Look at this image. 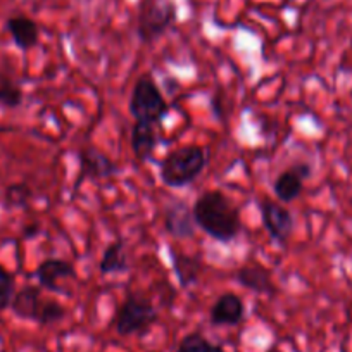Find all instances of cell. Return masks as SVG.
<instances>
[{"mask_svg": "<svg viewBox=\"0 0 352 352\" xmlns=\"http://www.w3.org/2000/svg\"><path fill=\"white\" fill-rule=\"evenodd\" d=\"M157 320L159 311L151 299L138 294H130L118 309L114 328L121 337H142L157 323Z\"/></svg>", "mask_w": 352, "mask_h": 352, "instance_id": "cell-4", "label": "cell"}, {"mask_svg": "<svg viewBox=\"0 0 352 352\" xmlns=\"http://www.w3.org/2000/svg\"><path fill=\"white\" fill-rule=\"evenodd\" d=\"M14 294V276L0 264V313L11 307Z\"/></svg>", "mask_w": 352, "mask_h": 352, "instance_id": "cell-22", "label": "cell"}, {"mask_svg": "<svg viewBox=\"0 0 352 352\" xmlns=\"http://www.w3.org/2000/svg\"><path fill=\"white\" fill-rule=\"evenodd\" d=\"M211 151L199 145H185L169 152L159 166L161 182L169 188H185L197 180L208 168Z\"/></svg>", "mask_w": 352, "mask_h": 352, "instance_id": "cell-2", "label": "cell"}, {"mask_svg": "<svg viewBox=\"0 0 352 352\" xmlns=\"http://www.w3.org/2000/svg\"><path fill=\"white\" fill-rule=\"evenodd\" d=\"M169 259H171L173 272H175L178 285L182 289H190V287L197 285L202 272H204V263H202L201 257L188 256V254L169 249Z\"/></svg>", "mask_w": 352, "mask_h": 352, "instance_id": "cell-13", "label": "cell"}, {"mask_svg": "<svg viewBox=\"0 0 352 352\" xmlns=\"http://www.w3.org/2000/svg\"><path fill=\"white\" fill-rule=\"evenodd\" d=\"M245 318V304L236 294L225 292L214 300L209 320L214 327H236Z\"/></svg>", "mask_w": 352, "mask_h": 352, "instance_id": "cell-11", "label": "cell"}, {"mask_svg": "<svg viewBox=\"0 0 352 352\" xmlns=\"http://www.w3.org/2000/svg\"><path fill=\"white\" fill-rule=\"evenodd\" d=\"M235 280L240 287L256 294H273L275 282L273 273L261 263H247L235 273Z\"/></svg>", "mask_w": 352, "mask_h": 352, "instance_id": "cell-12", "label": "cell"}, {"mask_svg": "<svg viewBox=\"0 0 352 352\" xmlns=\"http://www.w3.org/2000/svg\"><path fill=\"white\" fill-rule=\"evenodd\" d=\"M66 318V307L57 300H45L43 299L42 307H40L36 323L40 327H52V324L60 323Z\"/></svg>", "mask_w": 352, "mask_h": 352, "instance_id": "cell-19", "label": "cell"}, {"mask_svg": "<svg viewBox=\"0 0 352 352\" xmlns=\"http://www.w3.org/2000/svg\"><path fill=\"white\" fill-rule=\"evenodd\" d=\"M76 268L74 264L60 257H49L38 264L35 270V278L38 287L43 290H49L54 294H66V290L60 289L59 280L63 278H76Z\"/></svg>", "mask_w": 352, "mask_h": 352, "instance_id": "cell-10", "label": "cell"}, {"mask_svg": "<svg viewBox=\"0 0 352 352\" xmlns=\"http://www.w3.org/2000/svg\"><path fill=\"white\" fill-rule=\"evenodd\" d=\"M221 99H223V94H218L216 92L214 94V97H212V102H211V106H212V113H214V116L218 118V120H225V106H223V102H221Z\"/></svg>", "mask_w": 352, "mask_h": 352, "instance_id": "cell-23", "label": "cell"}, {"mask_svg": "<svg viewBox=\"0 0 352 352\" xmlns=\"http://www.w3.org/2000/svg\"><path fill=\"white\" fill-rule=\"evenodd\" d=\"M128 111L135 121L148 124H161L162 120L168 116L169 104L166 102L161 88L157 87L152 74H142L133 85L130 100H128Z\"/></svg>", "mask_w": 352, "mask_h": 352, "instance_id": "cell-3", "label": "cell"}, {"mask_svg": "<svg viewBox=\"0 0 352 352\" xmlns=\"http://www.w3.org/2000/svg\"><path fill=\"white\" fill-rule=\"evenodd\" d=\"M192 212L195 225L216 242L230 243L242 232L239 208L221 190H208L199 195Z\"/></svg>", "mask_w": 352, "mask_h": 352, "instance_id": "cell-1", "label": "cell"}, {"mask_svg": "<svg viewBox=\"0 0 352 352\" xmlns=\"http://www.w3.org/2000/svg\"><path fill=\"white\" fill-rule=\"evenodd\" d=\"M259 212L264 230L268 232L272 242L280 247H285L296 228V219H294L290 209L280 201L263 199L259 202Z\"/></svg>", "mask_w": 352, "mask_h": 352, "instance_id": "cell-6", "label": "cell"}, {"mask_svg": "<svg viewBox=\"0 0 352 352\" xmlns=\"http://www.w3.org/2000/svg\"><path fill=\"white\" fill-rule=\"evenodd\" d=\"M162 223L168 235L176 240H187L195 235V219L192 208L184 201L171 202L162 211Z\"/></svg>", "mask_w": 352, "mask_h": 352, "instance_id": "cell-9", "label": "cell"}, {"mask_svg": "<svg viewBox=\"0 0 352 352\" xmlns=\"http://www.w3.org/2000/svg\"><path fill=\"white\" fill-rule=\"evenodd\" d=\"M78 161H80V173L74 184V192H78V188L87 180H109L121 171L120 166L109 155L94 147L81 148L78 152Z\"/></svg>", "mask_w": 352, "mask_h": 352, "instance_id": "cell-7", "label": "cell"}, {"mask_svg": "<svg viewBox=\"0 0 352 352\" xmlns=\"http://www.w3.org/2000/svg\"><path fill=\"white\" fill-rule=\"evenodd\" d=\"M99 270L102 275H118V273H126L130 270L126 247H124L123 239L114 240V242H111L104 249L99 263Z\"/></svg>", "mask_w": 352, "mask_h": 352, "instance_id": "cell-17", "label": "cell"}, {"mask_svg": "<svg viewBox=\"0 0 352 352\" xmlns=\"http://www.w3.org/2000/svg\"><path fill=\"white\" fill-rule=\"evenodd\" d=\"M6 28L11 33L12 42L18 49L21 50H32L33 47L38 45V25L33 19L26 18V16H16V18H9L6 23Z\"/></svg>", "mask_w": 352, "mask_h": 352, "instance_id": "cell-16", "label": "cell"}, {"mask_svg": "<svg viewBox=\"0 0 352 352\" xmlns=\"http://www.w3.org/2000/svg\"><path fill=\"white\" fill-rule=\"evenodd\" d=\"M159 145V137L155 133L154 124L135 121L131 128V151L138 162H147L154 157V152Z\"/></svg>", "mask_w": 352, "mask_h": 352, "instance_id": "cell-14", "label": "cell"}, {"mask_svg": "<svg viewBox=\"0 0 352 352\" xmlns=\"http://www.w3.org/2000/svg\"><path fill=\"white\" fill-rule=\"evenodd\" d=\"M266 352H282V351H280L278 347H270L268 351H266Z\"/></svg>", "mask_w": 352, "mask_h": 352, "instance_id": "cell-25", "label": "cell"}, {"mask_svg": "<svg viewBox=\"0 0 352 352\" xmlns=\"http://www.w3.org/2000/svg\"><path fill=\"white\" fill-rule=\"evenodd\" d=\"M40 235V225L38 223H30V225H26L25 228H23V239L26 240H33L35 236Z\"/></svg>", "mask_w": 352, "mask_h": 352, "instance_id": "cell-24", "label": "cell"}, {"mask_svg": "<svg viewBox=\"0 0 352 352\" xmlns=\"http://www.w3.org/2000/svg\"><path fill=\"white\" fill-rule=\"evenodd\" d=\"M33 190L26 184H12L6 188L4 202L8 208H26L32 202Z\"/></svg>", "mask_w": 352, "mask_h": 352, "instance_id": "cell-20", "label": "cell"}, {"mask_svg": "<svg viewBox=\"0 0 352 352\" xmlns=\"http://www.w3.org/2000/svg\"><path fill=\"white\" fill-rule=\"evenodd\" d=\"M23 104V90L19 85L12 81H2L0 83V106L8 109H16Z\"/></svg>", "mask_w": 352, "mask_h": 352, "instance_id": "cell-21", "label": "cell"}, {"mask_svg": "<svg viewBox=\"0 0 352 352\" xmlns=\"http://www.w3.org/2000/svg\"><path fill=\"white\" fill-rule=\"evenodd\" d=\"M313 175V168L307 162H296L287 168L285 171L276 176L273 182V192L282 204H290L297 201L304 190V182L309 180Z\"/></svg>", "mask_w": 352, "mask_h": 352, "instance_id": "cell-8", "label": "cell"}, {"mask_svg": "<svg viewBox=\"0 0 352 352\" xmlns=\"http://www.w3.org/2000/svg\"><path fill=\"white\" fill-rule=\"evenodd\" d=\"M42 289L40 287L26 285L14 294L11 302V311L16 318L26 321H36L42 307Z\"/></svg>", "mask_w": 352, "mask_h": 352, "instance_id": "cell-15", "label": "cell"}, {"mask_svg": "<svg viewBox=\"0 0 352 352\" xmlns=\"http://www.w3.org/2000/svg\"><path fill=\"white\" fill-rule=\"evenodd\" d=\"M176 21V6L171 0H144L137 16V36L152 45L171 30Z\"/></svg>", "mask_w": 352, "mask_h": 352, "instance_id": "cell-5", "label": "cell"}, {"mask_svg": "<svg viewBox=\"0 0 352 352\" xmlns=\"http://www.w3.org/2000/svg\"><path fill=\"white\" fill-rule=\"evenodd\" d=\"M176 352H225V347L211 342L201 331H192L178 342Z\"/></svg>", "mask_w": 352, "mask_h": 352, "instance_id": "cell-18", "label": "cell"}]
</instances>
